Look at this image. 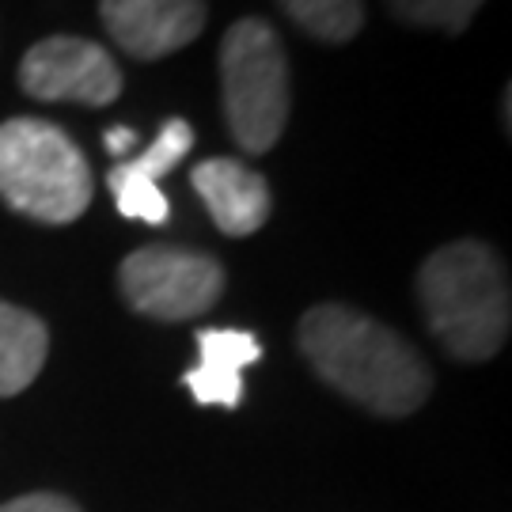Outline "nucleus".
Listing matches in <instances>:
<instances>
[{
    "instance_id": "f257e3e1",
    "label": "nucleus",
    "mask_w": 512,
    "mask_h": 512,
    "mask_svg": "<svg viewBox=\"0 0 512 512\" xmlns=\"http://www.w3.org/2000/svg\"><path fill=\"white\" fill-rule=\"evenodd\" d=\"M300 353L330 387L380 418L414 414L433 391L418 349L346 304H315L300 319Z\"/></svg>"
},
{
    "instance_id": "f03ea898",
    "label": "nucleus",
    "mask_w": 512,
    "mask_h": 512,
    "mask_svg": "<svg viewBox=\"0 0 512 512\" xmlns=\"http://www.w3.org/2000/svg\"><path fill=\"white\" fill-rule=\"evenodd\" d=\"M418 296L429 330L456 361H490L505 346L512 296L505 262L478 239H456L421 262Z\"/></svg>"
},
{
    "instance_id": "7ed1b4c3",
    "label": "nucleus",
    "mask_w": 512,
    "mask_h": 512,
    "mask_svg": "<svg viewBox=\"0 0 512 512\" xmlns=\"http://www.w3.org/2000/svg\"><path fill=\"white\" fill-rule=\"evenodd\" d=\"M95 175L76 141L42 118L0 126V202L38 224H73L92 205Z\"/></svg>"
},
{
    "instance_id": "20e7f679",
    "label": "nucleus",
    "mask_w": 512,
    "mask_h": 512,
    "mask_svg": "<svg viewBox=\"0 0 512 512\" xmlns=\"http://www.w3.org/2000/svg\"><path fill=\"white\" fill-rule=\"evenodd\" d=\"M220 99L236 145L262 156L289 126V57L266 19H236L220 42Z\"/></svg>"
},
{
    "instance_id": "39448f33",
    "label": "nucleus",
    "mask_w": 512,
    "mask_h": 512,
    "mask_svg": "<svg viewBox=\"0 0 512 512\" xmlns=\"http://www.w3.org/2000/svg\"><path fill=\"white\" fill-rule=\"evenodd\" d=\"M118 285L126 304L137 315L160 323L198 319L224 293V266L205 251L152 243L126 255L118 270Z\"/></svg>"
},
{
    "instance_id": "423d86ee",
    "label": "nucleus",
    "mask_w": 512,
    "mask_h": 512,
    "mask_svg": "<svg viewBox=\"0 0 512 512\" xmlns=\"http://www.w3.org/2000/svg\"><path fill=\"white\" fill-rule=\"evenodd\" d=\"M19 84L38 103L110 107L122 95V69L88 38L54 35L35 42L19 61Z\"/></svg>"
},
{
    "instance_id": "0eeeda50",
    "label": "nucleus",
    "mask_w": 512,
    "mask_h": 512,
    "mask_svg": "<svg viewBox=\"0 0 512 512\" xmlns=\"http://www.w3.org/2000/svg\"><path fill=\"white\" fill-rule=\"evenodd\" d=\"M107 35L137 61L190 46L205 27V0H99Z\"/></svg>"
},
{
    "instance_id": "6e6552de",
    "label": "nucleus",
    "mask_w": 512,
    "mask_h": 512,
    "mask_svg": "<svg viewBox=\"0 0 512 512\" xmlns=\"http://www.w3.org/2000/svg\"><path fill=\"white\" fill-rule=\"evenodd\" d=\"M190 148H194V126L186 118H167L152 145L110 167L107 186L114 194L118 213L129 220H145V224H167L171 202H167L160 183H164L167 171L183 164Z\"/></svg>"
},
{
    "instance_id": "1a4fd4ad",
    "label": "nucleus",
    "mask_w": 512,
    "mask_h": 512,
    "mask_svg": "<svg viewBox=\"0 0 512 512\" xmlns=\"http://www.w3.org/2000/svg\"><path fill=\"white\" fill-rule=\"evenodd\" d=\"M190 186L198 190V198L205 202L209 217L224 236H255L274 209L266 179L228 156L202 160L190 171Z\"/></svg>"
},
{
    "instance_id": "9d476101",
    "label": "nucleus",
    "mask_w": 512,
    "mask_h": 512,
    "mask_svg": "<svg viewBox=\"0 0 512 512\" xmlns=\"http://www.w3.org/2000/svg\"><path fill=\"white\" fill-rule=\"evenodd\" d=\"M198 353L202 361L183 376L186 391L194 403L236 410L243 403V368L262 361V342L251 330H198Z\"/></svg>"
},
{
    "instance_id": "9b49d317",
    "label": "nucleus",
    "mask_w": 512,
    "mask_h": 512,
    "mask_svg": "<svg viewBox=\"0 0 512 512\" xmlns=\"http://www.w3.org/2000/svg\"><path fill=\"white\" fill-rule=\"evenodd\" d=\"M50 353V330L31 311L0 300V399H12L38 380Z\"/></svg>"
},
{
    "instance_id": "f8f14e48",
    "label": "nucleus",
    "mask_w": 512,
    "mask_h": 512,
    "mask_svg": "<svg viewBox=\"0 0 512 512\" xmlns=\"http://www.w3.org/2000/svg\"><path fill=\"white\" fill-rule=\"evenodd\" d=\"M281 8L323 42H349L365 27V0H281Z\"/></svg>"
},
{
    "instance_id": "ddd939ff",
    "label": "nucleus",
    "mask_w": 512,
    "mask_h": 512,
    "mask_svg": "<svg viewBox=\"0 0 512 512\" xmlns=\"http://www.w3.org/2000/svg\"><path fill=\"white\" fill-rule=\"evenodd\" d=\"M482 4L486 0H391V12L410 27H437L448 35H463Z\"/></svg>"
},
{
    "instance_id": "4468645a",
    "label": "nucleus",
    "mask_w": 512,
    "mask_h": 512,
    "mask_svg": "<svg viewBox=\"0 0 512 512\" xmlns=\"http://www.w3.org/2000/svg\"><path fill=\"white\" fill-rule=\"evenodd\" d=\"M0 512H80V509L61 494H27V497H16V501H4Z\"/></svg>"
},
{
    "instance_id": "2eb2a0df",
    "label": "nucleus",
    "mask_w": 512,
    "mask_h": 512,
    "mask_svg": "<svg viewBox=\"0 0 512 512\" xmlns=\"http://www.w3.org/2000/svg\"><path fill=\"white\" fill-rule=\"evenodd\" d=\"M103 145L110 148V156L126 160V156H133V152H137V129H129V126L107 129V133H103Z\"/></svg>"
}]
</instances>
